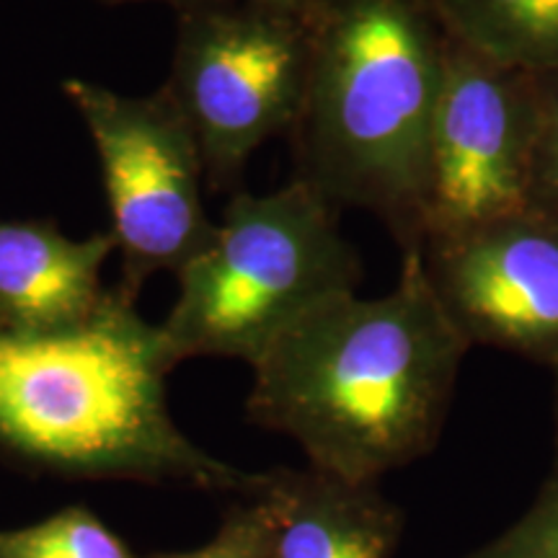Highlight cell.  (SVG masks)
Here are the masks:
<instances>
[{
  "label": "cell",
  "instance_id": "obj_15",
  "mask_svg": "<svg viewBox=\"0 0 558 558\" xmlns=\"http://www.w3.org/2000/svg\"><path fill=\"white\" fill-rule=\"evenodd\" d=\"M530 213L558 226V73L541 75V117L530 179Z\"/></svg>",
  "mask_w": 558,
  "mask_h": 558
},
{
  "label": "cell",
  "instance_id": "obj_16",
  "mask_svg": "<svg viewBox=\"0 0 558 558\" xmlns=\"http://www.w3.org/2000/svg\"><path fill=\"white\" fill-rule=\"evenodd\" d=\"M107 3H169L171 9H186V5L194 3V0H107Z\"/></svg>",
  "mask_w": 558,
  "mask_h": 558
},
{
  "label": "cell",
  "instance_id": "obj_18",
  "mask_svg": "<svg viewBox=\"0 0 558 558\" xmlns=\"http://www.w3.org/2000/svg\"><path fill=\"white\" fill-rule=\"evenodd\" d=\"M554 373H556V463H558V367Z\"/></svg>",
  "mask_w": 558,
  "mask_h": 558
},
{
  "label": "cell",
  "instance_id": "obj_11",
  "mask_svg": "<svg viewBox=\"0 0 558 558\" xmlns=\"http://www.w3.org/2000/svg\"><path fill=\"white\" fill-rule=\"evenodd\" d=\"M445 32L501 65L558 73V0H435Z\"/></svg>",
  "mask_w": 558,
  "mask_h": 558
},
{
  "label": "cell",
  "instance_id": "obj_4",
  "mask_svg": "<svg viewBox=\"0 0 558 558\" xmlns=\"http://www.w3.org/2000/svg\"><path fill=\"white\" fill-rule=\"evenodd\" d=\"M339 213L300 179L269 194H233L213 239L177 275V303L160 324L177 365L194 357L254 365L324 300L357 292L362 262Z\"/></svg>",
  "mask_w": 558,
  "mask_h": 558
},
{
  "label": "cell",
  "instance_id": "obj_10",
  "mask_svg": "<svg viewBox=\"0 0 558 558\" xmlns=\"http://www.w3.org/2000/svg\"><path fill=\"white\" fill-rule=\"evenodd\" d=\"M254 497L275 514V558H396L403 512L378 484H349L311 465L271 469Z\"/></svg>",
  "mask_w": 558,
  "mask_h": 558
},
{
  "label": "cell",
  "instance_id": "obj_17",
  "mask_svg": "<svg viewBox=\"0 0 558 558\" xmlns=\"http://www.w3.org/2000/svg\"><path fill=\"white\" fill-rule=\"evenodd\" d=\"M256 3H269V5H282V9H300L305 0H256Z\"/></svg>",
  "mask_w": 558,
  "mask_h": 558
},
{
  "label": "cell",
  "instance_id": "obj_5",
  "mask_svg": "<svg viewBox=\"0 0 558 558\" xmlns=\"http://www.w3.org/2000/svg\"><path fill=\"white\" fill-rule=\"evenodd\" d=\"M177 13L163 88L197 140L207 186L235 190L251 156L298 122L308 73L303 5L194 0Z\"/></svg>",
  "mask_w": 558,
  "mask_h": 558
},
{
  "label": "cell",
  "instance_id": "obj_6",
  "mask_svg": "<svg viewBox=\"0 0 558 558\" xmlns=\"http://www.w3.org/2000/svg\"><path fill=\"white\" fill-rule=\"evenodd\" d=\"M62 94L99 156L109 233L122 254L117 290L137 300L153 275H179L213 239L197 140L166 88L124 96L70 78Z\"/></svg>",
  "mask_w": 558,
  "mask_h": 558
},
{
  "label": "cell",
  "instance_id": "obj_8",
  "mask_svg": "<svg viewBox=\"0 0 558 558\" xmlns=\"http://www.w3.org/2000/svg\"><path fill=\"white\" fill-rule=\"evenodd\" d=\"M422 254L439 305L469 347L558 367V226L527 213Z\"/></svg>",
  "mask_w": 558,
  "mask_h": 558
},
{
  "label": "cell",
  "instance_id": "obj_2",
  "mask_svg": "<svg viewBox=\"0 0 558 558\" xmlns=\"http://www.w3.org/2000/svg\"><path fill=\"white\" fill-rule=\"evenodd\" d=\"M177 367L160 326L111 288L73 329L26 333L0 324V458L73 481H137L251 499L264 471H243L173 422Z\"/></svg>",
  "mask_w": 558,
  "mask_h": 558
},
{
  "label": "cell",
  "instance_id": "obj_14",
  "mask_svg": "<svg viewBox=\"0 0 558 558\" xmlns=\"http://www.w3.org/2000/svg\"><path fill=\"white\" fill-rule=\"evenodd\" d=\"M460 558H558V463L512 527Z\"/></svg>",
  "mask_w": 558,
  "mask_h": 558
},
{
  "label": "cell",
  "instance_id": "obj_13",
  "mask_svg": "<svg viewBox=\"0 0 558 558\" xmlns=\"http://www.w3.org/2000/svg\"><path fill=\"white\" fill-rule=\"evenodd\" d=\"M277 525L259 497L228 507L220 527L207 543L190 550H163L143 558H275Z\"/></svg>",
  "mask_w": 558,
  "mask_h": 558
},
{
  "label": "cell",
  "instance_id": "obj_1",
  "mask_svg": "<svg viewBox=\"0 0 558 558\" xmlns=\"http://www.w3.org/2000/svg\"><path fill=\"white\" fill-rule=\"evenodd\" d=\"M469 349L422 248H403L386 295L341 292L279 333L251 365L246 414L295 439L311 469L378 484L435 448Z\"/></svg>",
  "mask_w": 558,
  "mask_h": 558
},
{
  "label": "cell",
  "instance_id": "obj_12",
  "mask_svg": "<svg viewBox=\"0 0 558 558\" xmlns=\"http://www.w3.org/2000/svg\"><path fill=\"white\" fill-rule=\"evenodd\" d=\"M0 558H143L114 530L73 505L24 527L0 530Z\"/></svg>",
  "mask_w": 558,
  "mask_h": 558
},
{
  "label": "cell",
  "instance_id": "obj_3",
  "mask_svg": "<svg viewBox=\"0 0 558 558\" xmlns=\"http://www.w3.org/2000/svg\"><path fill=\"white\" fill-rule=\"evenodd\" d=\"M303 19L292 179L373 213L409 248L450 41L435 0H305Z\"/></svg>",
  "mask_w": 558,
  "mask_h": 558
},
{
  "label": "cell",
  "instance_id": "obj_7",
  "mask_svg": "<svg viewBox=\"0 0 558 558\" xmlns=\"http://www.w3.org/2000/svg\"><path fill=\"white\" fill-rule=\"evenodd\" d=\"M538 117V73L501 65L450 37L411 246L437 248L530 213Z\"/></svg>",
  "mask_w": 558,
  "mask_h": 558
},
{
  "label": "cell",
  "instance_id": "obj_9",
  "mask_svg": "<svg viewBox=\"0 0 558 558\" xmlns=\"http://www.w3.org/2000/svg\"><path fill=\"white\" fill-rule=\"evenodd\" d=\"M109 230L70 239L52 220H0V324L26 333L81 326L101 305Z\"/></svg>",
  "mask_w": 558,
  "mask_h": 558
}]
</instances>
